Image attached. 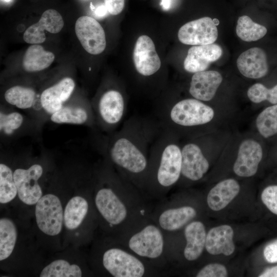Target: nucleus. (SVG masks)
I'll return each mask as SVG.
<instances>
[{
  "label": "nucleus",
  "mask_w": 277,
  "mask_h": 277,
  "mask_svg": "<svg viewBox=\"0 0 277 277\" xmlns=\"http://www.w3.org/2000/svg\"><path fill=\"white\" fill-rule=\"evenodd\" d=\"M75 83L70 77H64L40 93L39 102L43 113L48 120L69 100Z\"/></svg>",
  "instance_id": "11"
},
{
  "label": "nucleus",
  "mask_w": 277,
  "mask_h": 277,
  "mask_svg": "<svg viewBox=\"0 0 277 277\" xmlns=\"http://www.w3.org/2000/svg\"><path fill=\"white\" fill-rule=\"evenodd\" d=\"M87 200L80 196L71 198L67 203L64 213V223L67 229L74 230L83 222L88 211Z\"/></svg>",
  "instance_id": "27"
},
{
  "label": "nucleus",
  "mask_w": 277,
  "mask_h": 277,
  "mask_svg": "<svg viewBox=\"0 0 277 277\" xmlns=\"http://www.w3.org/2000/svg\"><path fill=\"white\" fill-rule=\"evenodd\" d=\"M240 187L232 179L224 180L217 183L209 192L207 202L209 208L219 211L226 207L238 194Z\"/></svg>",
  "instance_id": "23"
},
{
  "label": "nucleus",
  "mask_w": 277,
  "mask_h": 277,
  "mask_svg": "<svg viewBox=\"0 0 277 277\" xmlns=\"http://www.w3.org/2000/svg\"><path fill=\"white\" fill-rule=\"evenodd\" d=\"M82 271L79 266L64 260H56L43 268L40 277H80Z\"/></svg>",
  "instance_id": "30"
},
{
  "label": "nucleus",
  "mask_w": 277,
  "mask_h": 277,
  "mask_svg": "<svg viewBox=\"0 0 277 277\" xmlns=\"http://www.w3.org/2000/svg\"><path fill=\"white\" fill-rule=\"evenodd\" d=\"M263 157V150L256 141L248 139L243 141L239 148L233 171L238 176L250 177L257 172Z\"/></svg>",
  "instance_id": "17"
},
{
  "label": "nucleus",
  "mask_w": 277,
  "mask_h": 277,
  "mask_svg": "<svg viewBox=\"0 0 277 277\" xmlns=\"http://www.w3.org/2000/svg\"><path fill=\"white\" fill-rule=\"evenodd\" d=\"M96 128L106 134L116 131L127 112V103L122 92L114 88L103 92L91 104Z\"/></svg>",
  "instance_id": "4"
},
{
  "label": "nucleus",
  "mask_w": 277,
  "mask_h": 277,
  "mask_svg": "<svg viewBox=\"0 0 277 277\" xmlns=\"http://www.w3.org/2000/svg\"><path fill=\"white\" fill-rule=\"evenodd\" d=\"M95 203L102 217L111 225H118L127 217L125 205L110 187L99 188L95 195Z\"/></svg>",
  "instance_id": "14"
},
{
  "label": "nucleus",
  "mask_w": 277,
  "mask_h": 277,
  "mask_svg": "<svg viewBox=\"0 0 277 277\" xmlns=\"http://www.w3.org/2000/svg\"><path fill=\"white\" fill-rule=\"evenodd\" d=\"M90 8H91V9L92 10H94V6L92 5V3H90Z\"/></svg>",
  "instance_id": "42"
},
{
  "label": "nucleus",
  "mask_w": 277,
  "mask_h": 277,
  "mask_svg": "<svg viewBox=\"0 0 277 277\" xmlns=\"http://www.w3.org/2000/svg\"><path fill=\"white\" fill-rule=\"evenodd\" d=\"M186 245L184 250L185 258L188 261L196 260L202 254L206 239L204 224L200 221L188 224L184 231Z\"/></svg>",
  "instance_id": "24"
},
{
  "label": "nucleus",
  "mask_w": 277,
  "mask_h": 277,
  "mask_svg": "<svg viewBox=\"0 0 277 277\" xmlns=\"http://www.w3.org/2000/svg\"><path fill=\"white\" fill-rule=\"evenodd\" d=\"M76 35L84 49L96 55L103 52L106 46L105 31L100 24L88 16L80 17L75 25Z\"/></svg>",
  "instance_id": "9"
},
{
  "label": "nucleus",
  "mask_w": 277,
  "mask_h": 277,
  "mask_svg": "<svg viewBox=\"0 0 277 277\" xmlns=\"http://www.w3.org/2000/svg\"><path fill=\"white\" fill-rule=\"evenodd\" d=\"M54 58L55 56L52 52L45 50L39 44H33L29 46L25 52L22 66L28 72L39 71L49 67Z\"/></svg>",
  "instance_id": "26"
},
{
  "label": "nucleus",
  "mask_w": 277,
  "mask_h": 277,
  "mask_svg": "<svg viewBox=\"0 0 277 277\" xmlns=\"http://www.w3.org/2000/svg\"><path fill=\"white\" fill-rule=\"evenodd\" d=\"M108 12L105 5H102L97 7L95 10V15L98 17H104Z\"/></svg>",
  "instance_id": "39"
},
{
  "label": "nucleus",
  "mask_w": 277,
  "mask_h": 277,
  "mask_svg": "<svg viewBox=\"0 0 277 277\" xmlns=\"http://www.w3.org/2000/svg\"><path fill=\"white\" fill-rule=\"evenodd\" d=\"M5 2H10L11 0H3Z\"/></svg>",
  "instance_id": "43"
},
{
  "label": "nucleus",
  "mask_w": 277,
  "mask_h": 277,
  "mask_svg": "<svg viewBox=\"0 0 277 277\" xmlns=\"http://www.w3.org/2000/svg\"><path fill=\"white\" fill-rule=\"evenodd\" d=\"M196 215V210L191 206L167 209L160 214L159 223L165 230L175 231L184 226Z\"/></svg>",
  "instance_id": "25"
},
{
  "label": "nucleus",
  "mask_w": 277,
  "mask_h": 277,
  "mask_svg": "<svg viewBox=\"0 0 277 277\" xmlns=\"http://www.w3.org/2000/svg\"><path fill=\"white\" fill-rule=\"evenodd\" d=\"M233 230L227 225L211 228L206 235L205 248L211 254H231L235 250L233 241Z\"/></svg>",
  "instance_id": "22"
},
{
  "label": "nucleus",
  "mask_w": 277,
  "mask_h": 277,
  "mask_svg": "<svg viewBox=\"0 0 277 277\" xmlns=\"http://www.w3.org/2000/svg\"><path fill=\"white\" fill-rule=\"evenodd\" d=\"M44 173L39 163H34L26 168L19 167L13 171L14 182L19 200L28 205L36 204L43 194L38 183Z\"/></svg>",
  "instance_id": "7"
},
{
  "label": "nucleus",
  "mask_w": 277,
  "mask_h": 277,
  "mask_svg": "<svg viewBox=\"0 0 277 277\" xmlns=\"http://www.w3.org/2000/svg\"><path fill=\"white\" fill-rule=\"evenodd\" d=\"M213 22L215 26H217L220 23L219 21L216 18L213 19Z\"/></svg>",
  "instance_id": "41"
},
{
  "label": "nucleus",
  "mask_w": 277,
  "mask_h": 277,
  "mask_svg": "<svg viewBox=\"0 0 277 277\" xmlns=\"http://www.w3.org/2000/svg\"><path fill=\"white\" fill-rule=\"evenodd\" d=\"M264 255L269 263L277 262V240L267 245L264 250Z\"/></svg>",
  "instance_id": "37"
},
{
  "label": "nucleus",
  "mask_w": 277,
  "mask_h": 277,
  "mask_svg": "<svg viewBox=\"0 0 277 277\" xmlns=\"http://www.w3.org/2000/svg\"><path fill=\"white\" fill-rule=\"evenodd\" d=\"M217 35L216 26L209 17L188 22L178 32V38L181 43L195 46L213 44Z\"/></svg>",
  "instance_id": "10"
},
{
  "label": "nucleus",
  "mask_w": 277,
  "mask_h": 277,
  "mask_svg": "<svg viewBox=\"0 0 277 277\" xmlns=\"http://www.w3.org/2000/svg\"><path fill=\"white\" fill-rule=\"evenodd\" d=\"M161 6L165 10H168L171 6V0H161Z\"/></svg>",
  "instance_id": "40"
},
{
  "label": "nucleus",
  "mask_w": 277,
  "mask_h": 277,
  "mask_svg": "<svg viewBox=\"0 0 277 277\" xmlns=\"http://www.w3.org/2000/svg\"><path fill=\"white\" fill-rule=\"evenodd\" d=\"M102 262L106 270L115 277H142L146 271L141 260L118 248L106 250L103 255Z\"/></svg>",
  "instance_id": "6"
},
{
  "label": "nucleus",
  "mask_w": 277,
  "mask_h": 277,
  "mask_svg": "<svg viewBox=\"0 0 277 277\" xmlns=\"http://www.w3.org/2000/svg\"><path fill=\"white\" fill-rule=\"evenodd\" d=\"M35 215L37 227L45 234L54 236L62 229L64 214L59 198L53 194H46L35 204Z\"/></svg>",
  "instance_id": "5"
},
{
  "label": "nucleus",
  "mask_w": 277,
  "mask_h": 277,
  "mask_svg": "<svg viewBox=\"0 0 277 277\" xmlns=\"http://www.w3.org/2000/svg\"><path fill=\"white\" fill-rule=\"evenodd\" d=\"M181 175L192 181L201 180L209 167L201 146L196 142H188L181 146Z\"/></svg>",
  "instance_id": "13"
},
{
  "label": "nucleus",
  "mask_w": 277,
  "mask_h": 277,
  "mask_svg": "<svg viewBox=\"0 0 277 277\" xmlns=\"http://www.w3.org/2000/svg\"><path fill=\"white\" fill-rule=\"evenodd\" d=\"M41 126L32 118H28L17 109L3 108L0 110V132L1 138L5 140L14 138L24 132L31 130L29 128L39 129Z\"/></svg>",
  "instance_id": "16"
},
{
  "label": "nucleus",
  "mask_w": 277,
  "mask_h": 277,
  "mask_svg": "<svg viewBox=\"0 0 277 277\" xmlns=\"http://www.w3.org/2000/svg\"><path fill=\"white\" fill-rule=\"evenodd\" d=\"M17 236L14 222L7 217L0 219V260L7 259L12 253Z\"/></svg>",
  "instance_id": "28"
},
{
  "label": "nucleus",
  "mask_w": 277,
  "mask_h": 277,
  "mask_svg": "<svg viewBox=\"0 0 277 277\" xmlns=\"http://www.w3.org/2000/svg\"><path fill=\"white\" fill-rule=\"evenodd\" d=\"M266 28L257 24L247 15L240 16L236 27L237 35L245 42L258 41L267 33Z\"/></svg>",
  "instance_id": "29"
},
{
  "label": "nucleus",
  "mask_w": 277,
  "mask_h": 277,
  "mask_svg": "<svg viewBox=\"0 0 277 277\" xmlns=\"http://www.w3.org/2000/svg\"><path fill=\"white\" fill-rule=\"evenodd\" d=\"M213 109L194 98L163 102L155 109V117L163 129L178 136L181 132L192 131L209 123L213 118Z\"/></svg>",
  "instance_id": "3"
},
{
  "label": "nucleus",
  "mask_w": 277,
  "mask_h": 277,
  "mask_svg": "<svg viewBox=\"0 0 277 277\" xmlns=\"http://www.w3.org/2000/svg\"><path fill=\"white\" fill-rule=\"evenodd\" d=\"M128 246L138 256L156 259L163 251V235L157 227L152 224L148 225L130 238Z\"/></svg>",
  "instance_id": "8"
},
{
  "label": "nucleus",
  "mask_w": 277,
  "mask_h": 277,
  "mask_svg": "<svg viewBox=\"0 0 277 277\" xmlns=\"http://www.w3.org/2000/svg\"><path fill=\"white\" fill-rule=\"evenodd\" d=\"M261 200L271 212L277 215V185L265 188L261 194Z\"/></svg>",
  "instance_id": "34"
},
{
  "label": "nucleus",
  "mask_w": 277,
  "mask_h": 277,
  "mask_svg": "<svg viewBox=\"0 0 277 277\" xmlns=\"http://www.w3.org/2000/svg\"><path fill=\"white\" fill-rule=\"evenodd\" d=\"M222 79L221 74L216 71L194 73L191 79L189 92L193 98L202 102L210 101L215 95Z\"/></svg>",
  "instance_id": "20"
},
{
  "label": "nucleus",
  "mask_w": 277,
  "mask_h": 277,
  "mask_svg": "<svg viewBox=\"0 0 277 277\" xmlns=\"http://www.w3.org/2000/svg\"><path fill=\"white\" fill-rule=\"evenodd\" d=\"M256 126L260 134L265 138L277 133V104L267 107L258 115Z\"/></svg>",
  "instance_id": "32"
},
{
  "label": "nucleus",
  "mask_w": 277,
  "mask_h": 277,
  "mask_svg": "<svg viewBox=\"0 0 277 277\" xmlns=\"http://www.w3.org/2000/svg\"><path fill=\"white\" fill-rule=\"evenodd\" d=\"M247 96L254 103H260L267 100L272 104H276L277 85L271 89H268L262 84L256 83L248 89Z\"/></svg>",
  "instance_id": "33"
},
{
  "label": "nucleus",
  "mask_w": 277,
  "mask_h": 277,
  "mask_svg": "<svg viewBox=\"0 0 277 277\" xmlns=\"http://www.w3.org/2000/svg\"><path fill=\"white\" fill-rule=\"evenodd\" d=\"M178 135L163 129L152 145L144 185L167 189L175 184L181 176V146Z\"/></svg>",
  "instance_id": "2"
},
{
  "label": "nucleus",
  "mask_w": 277,
  "mask_h": 277,
  "mask_svg": "<svg viewBox=\"0 0 277 277\" xmlns=\"http://www.w3.org/2000/svg\"><path fill=\"white\" fill-rule=\"evenodd\" d=\"M238 68L244 76L259 78L268 71L265 52L258 47H253L242 53L236 61Z\"/></svg>",
  "instance_id": "21"
},
{
  "label": "nucleus",
  "mask_w": 277,
  "mask_h": 277,
  "mask_svg": "<svg viewBox=\"0 0 277 277\" xmlns=\"http://www.w3.org/2000/svg\"><path fill=\"white\" fill-rule=\"evenodd\" d=\"M228 275L226 267L220 264H210L204 266L196 274L197 277H226Z\"/></svg>",
  "instance_id": "35"
},
{
  "label": "nucleus",
  "mask_w": 277,
  "mask_h": 277,
  "mask_svg": "<svg viewBox=\"0 0 277 277\" xmlns=\"http://www.w3.org/2000/svg\"><path fill=\"white\" fill-rule=\"evenodd\" d=\"M259 277H277V266L268 268L261 273Z\"/></svg>",
  "instance_id": "38"
},
{
  "label": "nucleus",
  "mask_w": 277,
  "mask_h": 277,
  "mask_svg": "<svg viewBox=\"0 0 277 277\" xmlns=\"http://www.w3.org/2000/svg\"><path fill=\"white\" fill-rule=\"evenodd\" d=\"M221 47L215 44L194 46L188 51L184 62L185 70L191 73L205 71L211 63L222 55Z\"/></svg>",
  "instance_id": "19"
},
{
  "label": "nucleus",
  "mask_w": 277,
  "mask_h": 277,
  "mask_svg": "<svg viewBox=\"0 0 277 277\" xmlns=\"http://www.w3.org/2000/svg\"><path fill=\"white\" fill-rule=\"evenodd\" d=\"M108 12L112 15L120 14L124 7L125 0H104Z\"/></svg>",
  "instance_id": "36"
},
{
  "label": "nucleus",
  "mask_w": 277,
  "mask_h": 277,
  "mask_svg": "<svg viewBox=\"0 0 277 277\" xmlns=\"http://www.w3.org/2000/svg\"><path fill=\"white\" fill-rule=\"evenodd\" d=\"M17 194L13 171L4 163L0 164V202L6 204L12 201Z\"/></svg>",
  "instance_id": "31"
},
{
  "label": "nucleus",
  "mask_w": 277,
  "mask_h": 277,
  "mask_svg": "<svg viewBox=\"0 0 277 277\" xmlns=\"http://www.w3.org/2000/svg\"><path fill=\"white\" fill-rule=\"evenodd\" d=\"M133 55L135 69L142 76H152L161 68V62L154 43L147 35H143L137 38Z\"/></svg>",
  "instance_id": "15"
},
{
  "label": "nucleus",
  "mask_w": 277,
  "mask_h": 277,
  "mask_svg": "<svg viewBox=\"0 0 277 277\" xmlns=\"http://www.w3.org/2000/svg\"><path fill=\"white\" fill-rule=\"evenodd\" d=\"M49 120L57 124L84 125L95 130V115L91 104L88 102L68 103L52 114Z\"/></svg>",
  "instance_id": "12"
},
{
  "label": "nucleus",
  "mask_w": 277,
  "mask_h": 277,
  "mask_svg": "<svg viewBox=\"0 0 277 277\" xmlns=\"http://www.w3.org/2000/svg\"><path fill=\"white\" fill-rule=\"evenodd\" d=\"M64 21L60 13L54 9H48L42 14L39 21L28 27L24 33L25 42L39 44L46 40L44 30L51 33H57L64 27Z\"/></svg>",
  "instance_id": "18"
},
{
  "label": "nucleus",
  "mask_w": 277,
  "mask_h": 277,
  "mask_svg": "<svg viewBox=\"0 0 277 277\" xmlns=\"http://www.w3.org/2000/svg\"><path fill=\"white\" fill-rule=\"evenodd\" d=\"M162 130L155 117L133 115L118 131L105 135L95 134V146L123 177L143 185L151 147Z\"/></svg>",
  "instance_id": "1"
}]
</instances>
